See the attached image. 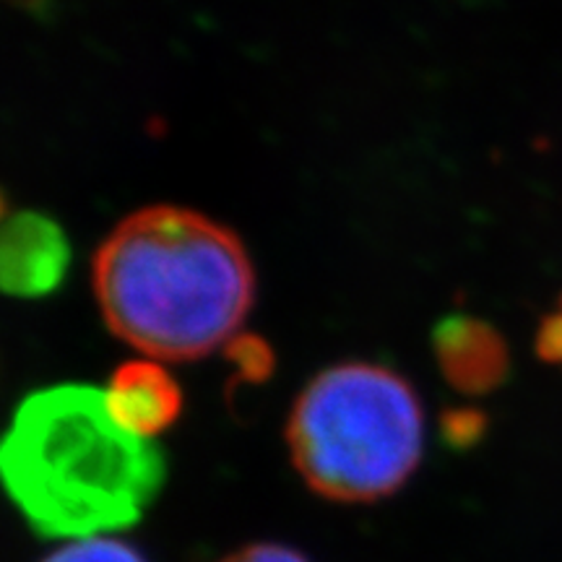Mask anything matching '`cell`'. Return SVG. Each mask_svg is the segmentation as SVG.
<instances>
[{"label": "cell", "instance_id": "cell-1", "mask_svg": "<svg viewBox=\"0 0 562 562\" xmlns=\"http://www.w3.org/2000/svg\"><path fill=\"white\" fill-rule=\"evenodd\" d=\"M91 279L110 331L167 362L201 360L229 344L256 297L240 237L180 206L125 216L97 250Z\"/></svg>", "mask_w": 562, "mask_h": 562}, {"label": "cell", "instance_id": "cell-2", "mask_svg": "<svg viewBox=\"0 0 562 562\" xmlns=\"http://www.w3.org/2000/svg\"><path fill=\"white\" fill-rule=\"evenodd\" d=\"M0 476L34 533L89 539L146 516L167 482V456L117 425L104 391L66 383L16 406L0 446Z\"/></svg>", "mask_w": 562, "mask_h": 562}, {"label": "cell", "instance_id": "cell-3", "mask_svg": "<svg viewBox=\"0 0 562 562\" xmlns=\"http://www.w3.org/2000/svg\"><path fill=\"white\" fill-rule=\"evenodd\" d=\"M292 463L315 495L378 503L417 472L425 412L398 372L341 362L302 389L286 422Z\"/></svg>", "mask_w": 562, "mask_h": 562}, {"label": "cell", "instance_id": "cell-4", "mask_svg": "<svg viewBox=\"0 0 562 562\" xmlns=\"http://www.w3.org/2000/svg\"><path fill=\"white\" fill-rule=\"evenodd\" d=\"M70 245L63 227L40 211H16L0 237V284L13 297H45L66 279Z\"/></svg>", "mask_w": 562, "mask_h": 562}, {"label": "cell", "instance_id": "cell-5", "mask_svg": "<svg viewBox=\"0 0 562 562\" xmlns=\"http://www.w3.org/2000/svg\"><path fill=\"white\" fill-rule=\"evenodd\" d=\"M435 360L446 381L467 396L497 391L510 375L503 334L472 315H446L432 331Z\"/></svg>", "mask_w": 562, "mask_h": 562}, {"label": "cell", "instance_id": "cell-6", "mask_svg": "<svg viewBox=\"0 0 562 562\" xmlns=\"http://www.w3.org/2000/svg\"><path fill=\"white\" fill-rule=\"evenodd\" d=\"M104 404L117 425L138 438H157L178 422L182 391L175 378L157 362L131 360L112 372Z\"/></svg>", "mask_w": 562, "mask_h": 562}, {"label": "cell", "instance_id": "cell-7", "mask_svg": "<svg viewBox=\"0 0 562 562\" xmlns=\"http://www.w3.org/2000/svg\"><path fill=\"white\" fill-rule=\"evenodd\" d=\"M227 362L235 368V383H266L277 368L271 344L258 334H237L227 344Z\"/></svg>", "mask_w": 562, "mask_h": 562}, {"label": "cell", "instance_id": "cell-8", "mask_svg": "<svg viewBox=\"0 0 562 562\" xmlns=\"http://www.w3.org/2000/svg\"><path fill=\"white\" fill-rule=\"evenodd\" d=\"M42 562H146L136 547L121 542V539L89 537L76 539L53 554H47Z\"/></svg>", "mask_w": 562, "mask_h": 562}, {"label": "cell", "instance_id": "cell-9", "mask_svg": "<svg viewBox=\"0 0 562 562\" xmlns=\"http://www.w3.org/2000/svg\"><path fill=\"white\" fill-rule=\"evenodd\" d=\"M487 414L474 406H453L440 417V440L448 451H472L487 435Z\"/></svg>", "mask_w": 562, "mask_h": 562}, {"label": "cell", "instance_id": "cell-10", "mask_svg": "<svg viewBox=\"0 0 562 562\" xmlns=\"http://www.w3.org/2000/svg\"><path fill=\"white\" fill-rule=\"evenodd\" d=\"M533 349L542 362L562 364V297L552 313H547L542 323H539L537 339H533Z\"/></svg>", "mask_w": 562, "mask_h": 562}, {"label": "cell", "instance_id": "cell-11", "mask_svg": "<svg viewBox=\"0 0 562 562\" xmlns=\"http://www.w3.org/2000/svg\"><path fill=\"white\" fill-rule=\"evenodd\" d=\"M220 562H311V560L286 544L261 542V544L243 547V550L227 554V558Z\"/></svg>", "mask_w": 562, "mask_h": 562}]
</instances>
